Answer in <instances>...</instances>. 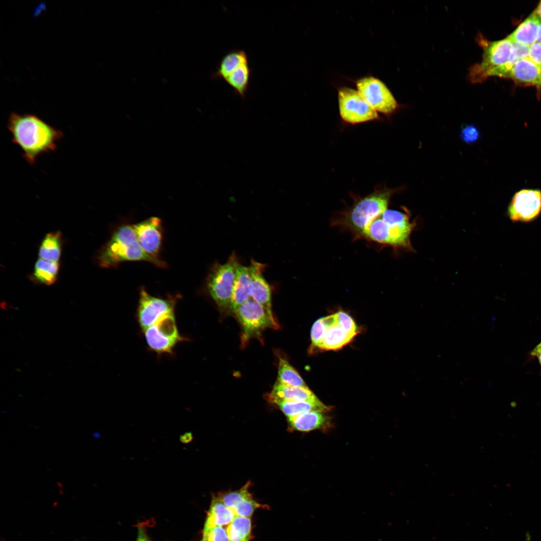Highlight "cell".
<instances>
[{
	"label": "cell",
	"mask_w": 541,
	"mask_h": 541,
	"mask_svg": "<svg viewBox=\"0 0 541 541\" xmlns=\"http://www.w3.org/2000/svg\"><path fill=\"white\" fill-rule=\"evenodd\" d=\"M201 541H229L226 529L216 526L203 529Z\"/></svg>",
	"instance_id": "30"
},
{
	"label": "cell",
	"mask_w": 541,
	"mask_h": 541,
	"mask_svg": "<svg viewBox=\"0 0 541 541\" xmlns=\"http://www.w3.org/2000/svg\"><path fill=\"white\" fill-rule=\"evenodd\" d=\"M404 188L378 186L369 194L356 197L353 204L341 212L333 223L347 230L356 238H362L366 227L387 209L391 196Z\"/></svg>",
	"instance_id": "2"
},
{
	"label": "cell",
	"mask_w": 541,
	"mask_h": 541,
	"mask_svg": "<svg viewBox=\"0 0 541 541\" xmlns=\"http://www.w3.org/2000/svg\"><path fill=\"white\" fill-rule=\"evenodd\" d=\"M351 81L361 95L378 113L390 117L401 107L386 85L377 77L367 74Z\"/></svg>",
	"instance_id": "8"
},
{
	"label": "cell",
	"mask_w": 541,
	"mask_h": 541,
	"mask_svg": "<svg viewBox=\"0 0 541 541\" xmlns=\"http://www.w3.org/2000/svg\"><path fill=\"white\" fill-rule=\"evenodd\" d=\"M353 339L337 323L328 328L320 348L336 350L341 348Z\"/></svg>",
	"instance_id": "27"
},
{
	"label": "cell",
	"mask_w": 541,
	"mask_h": 541,
	"mask_svg": "<svg viewBox=\"0 0 541 541\" xmlns=\"http://www.w3.org/2000/svg\"><path fill=\"white\" fill-rule=\"evenodd\" d=\"M541 213V191L523 189L513 196L507 208V214L513 222H530Z\"/></svg>",
	"instance_id": "12"
},
{
	"label": "cell",
	"mask_w": 541,
	"mask_h": 541,
	"mask_svg": "<svg viewBox=\"0 0 541 541\" xmlns=\"http://www.w3.org/2000/svg\"><path fill=\"white\" fill-rule=\"evenodd\" d=\"M247 63H248L247 55L243 50L228 52L221 59L214 76L224 80L239 66Z\"/></svg>",
	"instance_id": "22"
},
{
	"label": "cell",
	"mask_w": 541,
	"mask_h": 541,
	"mask_svg": "<svg viewBox=\"0 0 541 541\" xmlns=\"http://www.w3.org/2000/svg\"><path fill=\"white\" fill-rule=\"evenodd\" d=\"M541 44V22L539 25L537 42Z\"/></svg>",
	"instance_id": "39"
},
{
	"label": "cell",
	"mask_w": 541,
	"mask_h": 541,
	"mask_svg": "<svg viewBox=\"0 0 541 541\" xmlns=\"http://www.w3.org/2000/svg\"><path fill=\"white\" fill-rule=\"evenodd\" d=\"M93 436H94V437H95V438H97V437H99V436H98V432H95V433H94L93 434Z\"/></svg>",
	"instance_id": "40"
},
{
	"label": "cell",
	"mask_w": 541,
	"mask_h": 541,
	"mask_svg": "<svg viewBox=\"0 0 541 541\" xmlns=\"http://www.w3.org/2000/svg\"><path fill=\"white\" fill-rule=\"evenodd\" d=\"M327 329V327L323 322L322 318L314 323L311 332V340L313 345L320 348Z\"/></svg>",
	"instance_id": "33"
},
{
	"label": "cell",
	"mask_w": 541,
	"mask_h": 541,
	"mask_svg": "<svg viewBox=\"0 0 541 541\" xmlns=\"http://www.w3.org/2000/svg\"><path fill=\"white\" fill-rule=\"evenodd\" d=\"M405 210L386 209L366 227L363 237L381 244L412 249L410 236L414 224Z\"/></svg>",
	"instance_id": "5"
},
{
	"label": "cell",
	"mask_w": 541,
	"mask_h": 541,
	"mask_svg": "<svg viewBox=\"0 0 541 541\" xmlns=\"http://www.w3.org/2000/svg\"><path fill=\"white\" fill-rule=\"evenodd\" d=\"M136 541H151L148 537L145 528L140 525L138 528V533Z\"/></svg>",
	"instance_id": "35"
},
{
	"label": "cell",
	"mask_w": 541,
	"mask_h": 541,
	"mask_svg": "<svg viewBox=\"0 0 541 541\" xmlns=\"http://www.w3.org/2000/svg\"><path fill=\"white\" fill-rule=\"evenodd\" d=\"M269 402L276 405L288 418L312 411L328 412L330 410L329 406L325 405L319 399L294 401L274 400Z\"/></svg>",
	"instance_id": "20"
},
{
	"label": "cell",
	"mask_w": 541,
	"mask_h": 541,
	"mask_svg": "<svg viewBox=\"0 0 541 541\" xmlns=\"http://www.w3.org/2000/svg\"><path fill=\"white\" fill-rule=\"evenodd\" d=\"M97 261L104 268L116 267L127 261H147L161 268L167 266L163 260L153 258L143 250L133 225L129 224L122 225L113 232L98 252Z\"/></svg>",
	"instance_id": "4"
},
{
	"label": "cell",
	"mask_w": 541,
	"mask_h": 541,
	"mask_svg": "<svg viewBox=\"0 0 541 541\" xmlns=\"http://www.w3.org/2000/svg\"><path fill=\"white\" fill-rule=\"evenodd\" d=\"M339 326L353 338L357 335L358 328L354 321L347 313L339 311L336 313Z\"/></svg>",
	"instance_id": "31"
},
{
	"label": "cell",
	"mask_w": 541,
	"mask_h": 541,
	"mask_svg": "<svg viewBox=\"0 0 541 541\" xmlns=\"http://www.w3.org/2000/svg\"><path fill=\"white\" fill-rule=\"evenodd\" d=\"M7 128L13 143L21 148L24 159L30 165H34L41 155L55 151L64 137L62 131L33 114L12 113Z\"/></svg>",
	"instance_id": "1"
},
{
	"label": "cell",
	"mask_w": 541,
	"mask_h": 541,
	"mask_svg": "<svg viewBox=\"0 0 541 541\" xmlns=\"http://www.w3.org/2000/svg\"><path fill=\"white\" fill-rule=\"evenodd\" d=\"M250 485V481H248L238 490L219 493L216 496L226 506L233 510L245 499L252 496L249 491Z\"/></svg>",
	"instance_id": "29"
},
{
	"label": "cell",
	"mask_w": 541,
	"mask_h": 541,
	"mask_svg": "<svg viewBox=\"0 0 541 541\" xmlns=\"http://www.w3.org/2000/svg\"><path fill=\"white\" fill-rule=\"evenodd\" d=\"M193 440V435L191 432H185L180 435V441L184 444L188 443Z\"/></svg>",
	"instance_id": "36"
},
{
	"label": "cell",
	"mask_w": 541,
	"mask_h": 541,
	"mask_svg": "<svg viewBox=\"0 0 541 541\" xmlns=\"http://www.w3.org/2000/svg\"><path fill=\"white\" fill-rule=\"evenodd\" d=\"M336 88L339 114L344 122L358 124L380 119L378 113L357 89L341 85L336 86Z\"/></svg>",
	"instance_id": "9"
},
{
	"label": "cell",
	"mask_w": 541,
	"mask_h": 541,
	"mask_svg": "<svg viewBox=\"0 0 541 541\" xmlns=\"http://www.w3.org/2000/svg\"><path fill=\"white\" fill-rule=\"evenodd\" d=\"M328 412L312 411L288 418L292 429L308 432L316 429L327 430L332 426Z\"/></svg>",
	"instance_id": "15"
},
{
	"label": "cell",
	"mask_w": 541,
	"mask_h": 541,
	"mask_svg": "<svg viewBox=\"0 0 541 541\" xmlns=\"http://www.w3.org/2000/svg\"><path fill=\"white\" fill-rule=\"evenodd\" d=\"M268 401H313L318 399L309 389L285 385L277 381L272 391L266 396Z\"/></svg>",
	"instance_id": "18"
},
{
	"label": "cell",
	"mask_w": 541,
	"mask_h": 541,
	"mask_svg": "<svg viewBox=\"0 0 541 541\" xmlns=\"http://www.w3.org/2000/svg\"><path fill=\"white\" fill-rule=\"evenodd\" d=\"M459 136L461 140L464 143L470 145L477 142L480 139V133L476 126L473 124H468L461 129Z\"/></svg>",
	"instance_id": "32"
},
{
	"label": "cell",
	"mask_w": 541,
	"mask_h": 541,
	"mask_svg": "<svg viewBox=\"0 0 541 541\" xmlns=\"http://www.w3.org/2000/svg\"><path fill=\"white\" fill-rule=\"evenodd\" d=\"M62 235L60 231L47 233L43 239L39 250L40 258L58 262L61 254Z\"/></svg>",
	"instance_id": "23"
},
{
	"label": "cell",
	"mask_w": 541,
	"mask_h": 541,
	"mask_svg": "<svg viewBox=\"0 0 541 541\" xmlns=\"http://www.w3.org/2000/svg\"><path fill=\"white\" fill-rule=\"evenodd\" d=\"M277 381L287 385L308 388L298 372L284 358L279 356Z\"/></svg>",
	"instance_id": "28"
},
{
	"label": "cell",
	"mask_w": 541,
	"mask_h": 541,
	"mask_svg": "<svg viewBox=\"0 0 541 541\" xmlns=\"http://www.w3.org/2000/svg\"><path fill=\"white\" fill-rule=\"evenodd\" d=\"M263 268L264 265L256 262L250 287V295L251 299L272 311L271 290L262 275Z\"/></svg>",
	"instance_id": "19"
},
{
	"label": "cell",
	"mask_w": 541,
	"mask_h": 541,
	"mask_svg": "<svg viewBox=\"0 0 541 541\" xmlns=\"http://www.w3.org/2000/svg\"><path fill=\"white\" fill-rule=\"evenodd\" d=\"M505 78L516 82L541 88V68L528 57L517 61L511 67Z\"/></svg>",
	"instance_id": "16"
},
{
	"label": "cell",
	"mask_w": 541,
	"mask_h": 541,
	"mask_svg": "<svg viewBox=\"0 0 541 541\" xmlns=\"http://www.w3.org/2000/svg\"><path fill=\"white\" fill-rule=\"evenodd\" d=\"M60 265L54 262L39 258L36 261L32 278L36 282L47 286L54 284L57 278Z\"/></svg>",
	"instance_id": "24"
},
{
	"label": "cell",
	"mask_w": 541,
	"mask_h": 541,
	"mask_svg": "<svg viewBox=\"0 0 541 541\" xmlns=\"http://www.w3.org/2000/svg\"><path fill=\"white\" fill-rule=\"evenodd\" d=\"M256 263V261L252 260L249 266H244L239 263L237 264L232 300L233 313L239 306L251 298L250 287Z\"/></svg>",
	"instance_id": "14"
},
{
	"label": "cell",
	"mask_w": 541,
	"mask_h": 541,
	"mask_svg": "<svg viewBox=\"0 0 541 541\" xmlns=\"http://www.w3.org/2000/svg\"><path fill=\"white\" fill-rule=\"evenodd\" d=\"M238 262L234 254L227 261L216 264L207 278L206 288L209 294L221 312H232V300Z\"/></svg>",
	"instance_id": "6"
},
{
	"label": "cell",
	"mask_w": 541,
	"mask_h": 541,
	"mask_svg": "<svg viewBox=\"0 0 541 541\" xmlns=\"http://www.w3.org/2000/svg\"><path fill=\"white\" fill-rule=\"evenodd\" d=\"M540 22L533 11L507 37L512 43L530 47L537 42Z\"/></svg>",
	"instance_id": "17"
},
{
	"label": "cell",
	"mask_w": 541,
	"mask_h": 541,
	"mask_svg": "<svg viewBox=\"0 0 541 541\" xmlns=\"http://www.w3.org/2000/svg\"><path fill=\"white\" fill-rule=\"evenodd\" d=\"M149 349L158 354H171L176 345L185 340L178 330L174 313L167 315L144 331Z\"/></svg>",
	"instance_id": "10"
},
{
	"label": "cell",
	"mask_w": 541,
	"mask_h": 541,
	"mask_svg": "<svg viewBox=\"0 0 541 541\" xmlns=\"http://www.w3.org/2000/svg\"><path fill=\"white\" fill-rule=\"evenodd\" d=\"M531 356L536 357L541 365V342L538 344L530 352Z\"/></svg>",
	"instance_id": "37"
},
{
	"label": "cell",
	"mask_w": 541,
	"mask_h": 541,
	"mask_svg": "<svg viewBox=\"0 0 541 541\" xmlns=\"http://www.w3.org/2000/svg\"><path fill=\"white\" fill-rule=\"evenodd\" d=\"M226 532L229 541H250L252 525L250 518L235 515L227 525Z\"/></svg>",
	"instance_id": "26"
},
{
	"label": "cell",
	"mask_w": 541,
	"mask_h": 541,
	"mask_svg": "<svg viewBox=\"0 0 541 541\" xmlns=\"http://www.w3.org/2000/svg\"><path fill=\"white\" fill-rule=\"evenodd\" d=\"M176 300L172 297L162 298L151 296L142 288L137 310V319L144 331L163 317L174 313Z\"/></svg>",
	"instance_id": "11"
},
{
	"label": "cell",
	"mask_w": 541,
	"mask_h": 541,
	"mask_svg": "<svg viewBox=\"0 0 541 541\" xmlns=\"http://www.w3.org/2000/svg\"><path fill=\"white\" fill-rule=\"evenodd\" d=\"M476 42L482 49L481 60L469 69L468 78L473 84L480 83L490 77L505 78L513 65L519 59L513 43L506 37L490 41L478 34Z\"/></svg>",
	"instance_id": "3"
},
{
	"label": "cell",
	"mask_w": 541,
	"mask_h": 541,
	"mask_svg": "<svg viewBox=\"0 0 541 541\" xmlns=\"http://www.w3.org/2000/svg\"><path fill=\"white\" fill-rule=\"evenodd\" d=\"M132 225L143 250L150 256L160 259L159 253L163 240L161 219L151 217Z\"/></svg>",
	"instance_id": "13"
},
{
	"label": "cell",
	"mask_w": 541,
	"mask_h": 541,
	"mask_svg": "<svg viewBox=\"0 0 541 541\" xmlns=\"http://www.w3.org/2000/svg\"><path fill=\"white\" fill-rule=\"evenodd\" d=\"M534 12L541 21V1L539 2Z\"/></svg>",
	"instance_id": "38"
},
{
	"label": "cell",
	"mask_w": 541,
	"mask_h": 541,
	"mask_svg": "<svg viewBox=\"0 0 541 541\" xmlns=\"http://www.w3.org/2000/svg\"><path fill=\"white\" fill-rule=\"evenodd\" d=\"M251 70L248 63L239 66L224 80L238 96L244 98L247 93Z\"/></svg>",
	"instance_id": "25"
},
{
	"label": "cell",
	"mask_w": 541,
	"mask_h": 541,
	"mask_svg": "<svg viewBox=\"0 0 541 541\" xmlns=\"http://www.w3.org/2000/svg\"><path fill=\"white\" fill-rule=\"evenodd\" d=\"M235 516L231 509L226 506L216 495H213L205 520L203 529L228 525Z\"/></svg>",
	"instance_id": "21"
},
{
	"label": "cell",
	"mask_w": 541,
	"mask_h": 541,
	"mask_svg": "<svg viewBox=\"0 0 541 541\" xmlns=\"http://www.w3.org/2000/svg\"><path fill=\"white\" fill-rule=\"evenodd\" d=\"M528 58L541 68V44L536 42L529 47Z\"/></svg>",
	"instance_id": "34"
},
{
	"label": "cell",
	"mask_w": 541,
	"mask_h": 541,
	"mask_svg": "<svg viewBox=\"0 0 541 541\" xmlns=\"http://www.w3.org/2000/svg\"><path fill=\"white\" fill-rule=\"evenodd\" d=\"M233 313L242 328L240 340L244 346L254 337H259L266 329H278L279 325L272 311L250 298L239 306Z\"/></svg>",
	"instance_id": "7"
}]
</instances>
